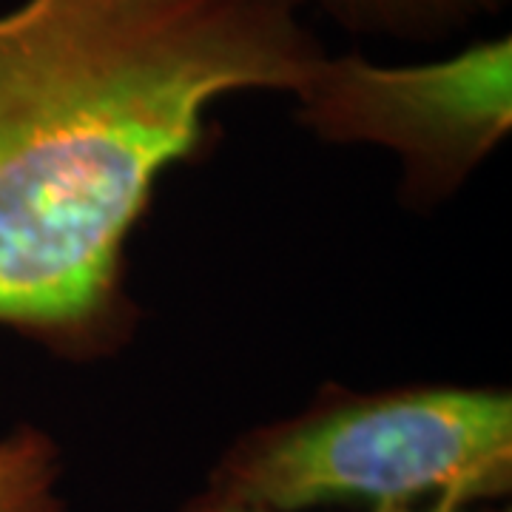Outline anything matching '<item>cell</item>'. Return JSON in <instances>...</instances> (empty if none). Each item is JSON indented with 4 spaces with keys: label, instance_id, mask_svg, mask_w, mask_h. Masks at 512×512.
Here are the masks:
<instances>
[{
    "label": "cell",
    "instance_id": "obj_1",
    "mask_svg": "<svg viewBox=\"0 0 512 512\" xmlns=\"http://www.w3.org/2000/svg\"><path fill=\"white\" fill-rule=\"evenodd\" d=\"M308 0H18L0 12V328L60 362L143 322L128 242L211 109L291 94L325 46Z\"/></svg>",
    "mask_w": 512,
    "mask_h": 512
},
{
    "label": "cell",
    "instance_id": "obj_2",
    "mask_svg": "<svg viewBox=\"0 0 512 512\" xmlns=\"http://www.w3.org/2000/svg\"><path fill=\"white\" fill-rule=\"evenodd\" d=\"M208 487L279 512L507 501L512 390L325 382L302 410L239 433L214 461Z\"/></svg>",
    "mask_w": 512,
    "mask_h": 512
},
{
    "label": "cell",
    "instance_id": "obj_3",
    "mask_svg": "<svg viewBox=\"0 0 512 512\" xmlns=\"http://www.w3.org/2000/svg\"><path fill=\"white\" fill-rule=\"evenodd\" d=\"M296 123L333 146L399 157V200L433 211L453 200L512 128V35L478 37L424 63L325 55L293 92Z\"/></svg>",
    "mask_w": 512,
    "mask_h": 512
},
{
    "label": "cell",
    "instance_id": "obj_4",
    "mask_svg": "<svg viewBox=\"0 0 512 512\" xmlns=\"http://www.w3.org/2000/svg\"><path fill=\"white\" fill-rule=\"evenodd\" d=\"M350 35L439 43L495 18L507 0H308Z\"/></svg>",
    "mask_w": 512,
    "mask_h": 512
},
{
    "label": "cell",
    "instance_id": "obj_5",
    "mask_svg": "<svg viewBox=\"0 0 512 512\" xmlns=\"http://www.w3.org/2000/svg\"><path fill=\"white\" fill-rule=\"evenodd\" d=\"M63 450L35 424L0 436V512H66Z\"/></svg>",
    "mask_w": 512,
    "mask_h": 512
},
{
    "label": "cell",
    "instance_id": "obj_6",
    "mask_svg": "<svg viewBox=\"0 0 512 512\" xmlns=\"http://www.w3.org/2000/svg\"><path fill=\"white\" fill-rule=\"evenodd\" d=\"M174 512H279L271 507H262L254 501H245L231 493H222L214 487H202L200 493H194L191 498H185L183 504ZM387 512H495V510H481V507H470V504H461L453 498H441L436 504H427V507H410V510H387Z\"/></svg>",
    "mask_w": 512,
    "mask_h": 512
},
{
    "label": "cell",
    "instance_id": "obj_7",
    "mask_svg": "<svg viewBox=\"0 0 512 512\" xmlns=\"http://www.w3.org/2000/svg\"><path fill=\"white\" fill-rule=\"evenodd\" d=\"M495 512H510V507H504V510H495Z\"/></svg>",
    "mask_w": 512,
    "mask_h": 512
}]
</instances>
